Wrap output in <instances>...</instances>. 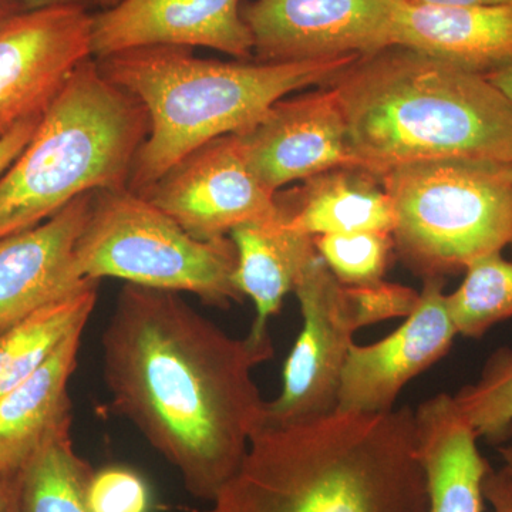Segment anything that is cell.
I'll list each match as a JSON object with an SVG mask.
<instances>
[{"mask_svg":"<svg viewBox=\"0 0 512 512\" xmlns=\"http://www.w3.org/2000/svg\"><path fill=\"white\" fill-rule=\"evenodd\" d=\"M101 349L114 412L178 471L192 497L211 503L264 424L252 370L274 356L272 339L232 338L180 293L126 284Z\"/></svg>","mask_w":512,"mask_h":512,"instance_id":"1","label":"cell"},{"mask_svg":"<svg viewBox=\"0 0 512 512\" xmlns=\"http://www.w3.org/2000/svg\"><path fill=\"white\" fill-rule=\"evenodd\" d=\"M191 512H429L414 410L262 426L210 507Z\"/></svg>","mask_w":512,"mask_h":512,"instance_id":"2","label":"cell"},{"mask_svg":"<svg viewBox=\"0 0 512 512\" xmlns=\"http://www.w3.org/2000/svg\"><path fill=\"white\" fill-rule=\"evenodd\" d=\"M326 84L360 167L377 177L424 161L512 164V104L481 74L393 45L357 57Z\"/></svg>","mask_w":512,"mask_h":512,"instance_id":"3","label":"cell"},{"mask_svg":"<svg viewBox=\"0 0 512 512\" xmlns=\"http://www.w3.org/2000/svg\"><path fill=\"white\" fill-rule=\"evenodd\" d=\"M359 56L303 62H221L188 47L150 46L96 59L101 74L147 111L148 136L127 188L143 194L178 161L238 134L295 90L323 86Z\"/></svg>","mask_w":512,"mask_h":512,"instance_id":"4","label":"cell"},{"mask_svg":"<svg viewBox=\"0 0 512 512\" xmlns=\"http://www.w3.org/2000/svg\"><path fill=\"white\" fill-rule=\"evenodd\" d=\"M148 128L143 104L107 80L94 57L80 64L0 175V238L37 227L83 195L127 188Z\"/></svg>","mask_w":512,"mask_h":512,"instance_id":"5","label":"cell"},{"mask_svg":"<svg viewBox=\"0 0 512 512\" xmlns=\"http://www.w3.org/2000/svg\"><path fill=\"white\" fill-rule=\"evenodd\" d=\"M392 200L394 251L423 279L464 271L512 242V164L440 160L380 177Z\"/></svg>","mask_w":512,"mask_h":512,"instance_id":"6","label":"cell"},{"mask_svg":"<svg viewBox=\"0 0 512 512\" xmlns=\"http://www.w3.org/2000/svg\"><path fill=\"white\" fill-rule=\"evenodd\" d=\"M83 278H119L126 284L187 292L218 309L244 301L235 284L237 249L231 238H192L143 195L123 188L94 192L77 239Z\"/></svg>","mask_w":512,"mask_h":512,"instance_id":"7","label":"cell"},{"mask_svg":"<svg viewBox=\"0 0 512 512\" xmlns=\"http://www.w3.org/2000/svg\"><path fill=\"white\" fill-rule=\"evenodd\" d=\"M293 292L301 306L302 332L286 360L281 393L265 404L262 426H292L335 413L343 367L360 329L348 288L319 254L303 269Z\"/></svg>","mask_w":512,"mask_h":512,"instance_id":"8","label":"cell"},{"mask_svg":"<svg viewBox=\"0 0 512 512\" xmlns=\"http://www.w3.org/2000/svg\"><path fill=\"white\" fill-rule=\"evenodd\" d=\"M93 56L84 5L20 10L0 23V138L45 113L74 70Z\"/></svg>","mask_w":512,"mask_h":512,"instance_id":"9","label":"cell"},{"mask_svg":"<svg viewBox=\"0 0 512 512\" xmlns=\"http://www.w3.org/2000/svg\"><path fill=\"white\" fill-rule=\"evenodd\" d=\"M138 195L200 241L228 238L244 225L278 220L275 195L252 173L235 134L192 151Z\"/></svg>","mask_w":512,"mask_h":512,"instance_id":"10","label":"cell"},{"mask_svg":"<svg viewBox=\"0 0 512 512\" xmlns=\"http://www.w3.org/2000/svg\"><path fill=\"white\" fill-rule=\"evenodd\" d=\"M396 0H254L242 19L255 62L362 56L392 46Z\"/></svg>","mask_w":512,"mask_h":512,"instance_id":"11","label":"cell"},{"mask_svg":"<svg viewBox=\"0 0 512 512\" xmlns=\"http://www.w3.org/2000/svg\"><path fill=\"white\" fill-rule=\"evenodd\" d=\"M252 173L272 195L293 181L340 167H360L338 94L319 90L281 99L235 134Z\"/></svg>","mask_w":512,"mask_h":512,"instance_id":"12","label":"cell"},{"mask_svg":"<svg viewBox=\"0 0 512 512\" xmlns=\"http://www.w3.org/2000/svg\"><path fill=\"white\" fill-rule=\"evenodd\" d=\"M456 336L444 278L424 279L419 303L400 328L373 345L350 346L335 413L392 412L403 387L443 359Z\"/></svg>","mask_w":512,"mask_h":512,"instance_id":"13","label":"cell"},{"mask_svg":"<svg viewBox=\"0 0 512 512\" xmlns=\"http://www.w3.org/2000/svg\"><path fill=\"white\" fill-rule=\"evenodd\" d=\"M241 0H120L93 15V56L150 46L207 47L247 60L254 43Z\"/></svg>","mask_w":512,"mask_h":512,"instance_id":"14","label":"cell"},{"mask_svg":"<svg viewBox=\"0 0 512 512\" xmlns=\"http://www.w3.org/2000/svg\"><path fill=\"white\" fill-rule=\"evenodd\" d=\"M93 195L77 198L37 227L0 238V333L99 282L83 278L74 261Z\"/></svg>","mask_w":512,"mask_h":512,"instance_id":"15","label":"cell"},{"mask_svg":"<svg viewBox=\"0 0 512 512\" xmlns=\"http://www.w3.org/2000/svg\"><path fill=\"white\" fill-rule=\"evenodd\" d=\"M393 45L490 76L512 66V3L436 6L396 0Z\"/></svg>","mask_w":512,"mask_h":512,"instance_id":"16","label":"cell"},{"mask_svg":"<svg viewBox=\"0 0 512 512\" xmlns=\"http://www.w3.org/2000/svg\"><path fill=\"white\" fill-rule=\"evenodd\" d=\"M477 441L450 394H436L414 412V444L429 512L484 511V480L491 467Z\"/></svg>","mask_w":512,"mask_h":512,"instance_id":"17","label":"cell"},{"mask_svg":"<svg viewBox=\"0 0 512 512\" xmlns=\"http://www.w3.org/2000/svg\"><path fill=\"white\" fill-rule=\"evenodd\" d=\"M278 221L309 235L392 232V200L382 180L365 168L340 167L302 181L288 194H275Z\"/></svg>","mask_w":512,"mask_h":512,"instance_id":"18","label":"cell"},{"mask_svg":"<svg viewBox=\"0 0 512 512\" xmlns=\"http://www.w3.org/2000/svg\"><path fill=\"white\" fill-rule=\"evenodd\" d=\"M84 328L74 329L32 376L0 397V476L19 473L47 439L72 426L69 382Z\"/></svg>","mask_w":512,"mask_h":512,"instance_id":"19","label":"cell"},{"mask_svg":"<svg viewBox=\"0 0 512 512\" xmlns=\"http://www.w3.org/2000/svg\"><path fill=\"white\" fill-rule=\"evenodd\" d=\"M237 249L235 284L239 292L255 303L252 339H271L268 319L281 311L282 301L293 292L303 269L318 254L315 239L282 222L249 224L229 235Z\"/></svg>","mask_w":512,"mask_h":512,"instance_id":"20","label":"cell"},{"mask_svg":"<svg viewBox=\"0 0 512 512\" xmlns=\"http://www.w3.org/2000/svg\"><path fill=\"white\" fill-rule=\"evenodd\" d=\"M99 282L52 303L0 333V397L39 369L74 329L86 326L97 301Z\"/></svg>","mask_w":512,"mask_h":512,"instance_id":"21","label":"cell"},{"mask_svg":"<svg viewBox=\"0 0 512 512\" xmlns=\"http://www.w3.org/2000/svg\"><path fill=\"white\" fill-rule=\"evenodd\" d=\"M93 467L74 451L70 429L57 431L19 473L20 512H92Z\"/></svg>","mask_w":512,"mask_h":512,"instance_id":"22","label":"cell"},{"mask_svg":"<svg viewBox=\"0 0 512 512\" xmlns=\"http://www.w3.org/2000/svg\"><path fill=\"white\" fill-rule=\"evenodd\" d=\"M464 281L448 293L447 308L457 335L481 338L512 316V261L491 252L466 266Z\"/></svg>","mask_w":512,"mask_h":512,"instance_id":"23","label":"cell"},{"mask_svg":"<svg viewBox=\"0 0 512 512\" xmlns=\"http://www.w3.org/2000/svg\"><path fill=\"white\" fill-rule=\"evenodd\" d=\"M478 439L503 444L512 436V349L495 350L480 379L454 396Z\"/></svg>","mask_w":512,"mask_h":512,"instance_id":"24","label":"cell"},{"mask_svg":"<svg viewBox=\"0 0 512 512\" xmlns=\"http://www.w3.org/2000/svg\"><path fill=\"white\" fill-rule=\"evenodd\" d=\"M313 239L320 258L345 286L383 281L394 251L392 232L366 231Z\"/></svg>","mask_w":512,"mask_h":512,"instance_id":"25","label":"cell"},{"mask_svg":"<svg viewBox=\"0 0 512 512\" xmlns=\"http://www.w3.org/2000/svg\"><path fill=\"white\" fill-rule=\"evenodd\" d=\"M87 501L92 512H150L151 491L137 471L110 466L94 471Z\"/></svg>","mask_w":512,"mask_h":512,"instance_id":"26","label":"cell"},{"mask_svg":"<svg viewBox=\"0 0 512 512\" xmlns=\"http://www.w3.org/2000/svg\"><path fill=\"white\" fill-rule=\"evenodd\" d=\"M360 328L394 318L412 315L420 293L399 284L380 281L377 284L346 286Z\"/></svg>","mask_w":512,"mask_h":512,"instance_id":"27","label":"cell"},{"mask_svg":"<svg viewBox=\"0 0 512 512\" xmlns=\"http://www.w3.org/2000/svg\"><path fill=\"white\" fill-rule=\"evenodd\" d=\"M43 114L22 121L12 131H9L5 137L0 138V175L15 163L16 158L28 146L32 137L35 136Z\"/></svg>","mask_w":512,"mask_h":512,"instance_id":"28","label":"cell"},{"mask_svg":"<svg viewBox=\"0 0 512 512\" xmlns=\"http://www.w3.org/2000/svg\"><path fill=\"white\" fill-rule=\"evenodd\" d=\"M484 498L491 504L493 512H512V478L504 468H491L484 480Z\"/></svg>","mask_w":512,"mask_h":512,"instance_id":"29","label":"cell"},{"mask_svg":"<svg viewBox=\"0 0 512 512\" xmlns=\"http://www.w3.org/2000/svg\"><path fill=\"white\" fill-rule=\"evenodd\" d=\"M19 473L0 476V512H20Z\"/></svg>","mask_w":512,"mask_h":512,"instance_id":"30","label":"cell"},{"mask_svg":"<svg viewBox=\"0 0 512 512\" xmlns=\"http://www.w3.org/2000/svg\"><path fill=\"white\" fill-rule=\"evenodd\" d=\"M406 2L436 6H491L511 5L512 0H406Z\"/></svg>","mask_w":512,"mask_h":512,"instance_id":"31","label":"cell"},{"mask_svg":"<svg viewBox=\"0 0 512 512\" xmlns=\"http://www.w3.org/2000/svg\"><path fill=\"white\" fill-rule=\"evenodd\" d=\"M487 79L490 80L512 104V66L490 74V76H487Z\"/></svg>","mask_w":512,"mask_h":512,"instance_id":"32","label":"cell"},{"mask_svg":"<svg viewBox=\"0 0 512 512\" xmlns=\"http://www.w3.org/2000/svg\"><path fill=\"white\" fill-rule=\"evenodd\" d=\"M23 9H42L60 5H89V0H18Z\"/></svg>","mask_w":512,"mask_h":512,"instance_id":"33","label":"cell"},{"mask_svg":"<svg viewBox=\"0 0 512 512\" xmlns=\"http://www.w3.org/2000/svg\"><path fill=\"white\" fill-rule=\"evenodd\" d=\"M20 10L25 9H23L18 0H0V23L15 15V13L20 12Z\"/></svg>","mask_w":512,"mask_h":512,"instance_id":"34","label":"cell"},{"mask_svg":"<svg viewBox=\"0 0 512 512\" xmlns=\"http://www.w3.org/2000/svg\"><path fill=\"white\" fill-rule=\"evenodd\" d=\"M500 451L501 458L504 461V470L507 471L508 476L512 478V444H508V446H501L498 448Z\"/></svg>","mask_w":512,"mask_h":512,"instance_id":"35","label":"cell"},{"mask_svg":"<svg viewBox=\"0 0 512 512\" xmlns=\"http://www.w3.org/2000/svg\"><path fill=\"white\" fill-rule=\"evenodd\" d=\"M89 2L93 3V5L100 6L101 10H106L116 6L120 0H89Z\"/></svg>","mask_w":512,"mask_h":512,"instance_id":"36","label":"cell"},{"mask_svg":"<svg viewBox=\"0 0 512 512\" xmlns=\"http://www.w3.org/2000/svg\"><path fill=\"white\" fill-rule=\"evenodd\" d=\"M511 247H512V242H511Z\"/></svg>","mask_w":512,"mask_h":512,"instance_id":"37","label":"cell"}]
</instances>
